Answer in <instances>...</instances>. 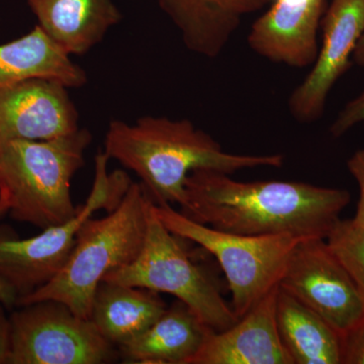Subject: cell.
<instances>
[{
	"instance_id": "cell-1",
	"label": "cell",
	"mask_w": 364,
	"mask_h": 364,
	"mask_svg": "<svg viewBox=\"0 0 364 364\" xmlns=\"http://www.w3.org/2000/svg\"><path fill=\"white\" fill-rule=\"evenodd\" d=\"M351 200L346 189L299 181H239L230 174L196 170L186 182L181 213L230 233L324 238Z\"/></svg>"
},
{
	"instance_id": "cell-21",
	"label": "cell",
	"mask_w": 364,
	"mask_h": 364,
	"mask_svg": "<svg viewBox=\"0 0 364 364\" xmlns=\"http://www.w3.org/2000/svg\"><path fill=\"white\" fill-rule=\"evenodd\" d=\"M358 124H364V90L339 112L330 127V134L339 138Z\"/></svg>"
},
{
	"instance_id": "cell-24",
	"label": "cell",
	"mask_w": 364,
	"mask_h": 364,
	"mask_svg": "<svg viewBox=\"0 0 364 364\" xmlns=\"http://www.w3.org/2000/svg\"><path fill=\"white\" fill-rule=\"evenodd\" d=\"M6 310V306L0 304V364H9L11 356V325Z\"/></svg>"
},
{
	"instance_id": "cell-7",
	"label": "cell",
	"mask_w": 364,
	"mask_h": 364,
	"mask_svg": "<svg viewBox=\"0 0 364 364\" xmlns=\"http://www.w3.org/2000/svg\"><path fill=\"white\" fill-rule=\"evenodd\" d=\"M109 161L104 152L95 156L90 196L69 221L25 239L11 228L0 225V277L16 289L18 299L45 286L61 272L75 244L78 230L86 220L100 210L112 212L123 200L133 181L123 170L109 172Z\"/></svg>"
},
{
	"instance_id": "cell-10",
	"label": "cell",
	"mask_w": 364,
	"mask_h": 364,
	"mask_svg": "<svg viewBox=\"0 0 364 364\" xmlns=\"http://www.w3.org/2000/svg\"><path fill=\"white\" fill-rule=\"evenodd\" d=\"M321 26L322 45L313 68L289 100L291 116L301 123L322 117L332 88L350 68L364 33V0H332Z\"/></svg>"
},
{
	"instance_id": "cell-20",
	"label": "cell",
	"mask_w": 364,
	"mask_h": 364,
	"mask_svg": "<svg viewBox=\"0 0 364 364\" xmlns=\"http://www.w3.org/2000/svg\"><path fill=\"white\" fill-rule=\"evenodd\" d=\"M328 247L355 282L364 299V225L353 219L336 223L326 237Z\"/></svg>"
},
{
	"instance_id": "cell-3",
	"label": "cell",
	"mask_w": 364,
	"mask_h": 364,
	"mask_svg": "<svg viewBox=\"0 0 364 364\" xmlns=\"http://www.w3.org/2000/svg\"><path fill=\"white\" fill-rule=\"evenodd\" d=\"M152 200L140 182H132L123 200L102 219L86 220L61 272L16 306L44 299L65 304L79 317L90 318L98 284L112 270L138 257L147 233L148 210Z\"/></svg>"
},
{
	"instance_id": "cell-19",
	"label": "cell",
	"mask_w": 364,
	"mask_h": 364,
	"mask_svg": "<svg viewBox=\"0 0 364 364\" xmlns=\"http://www.w3.org/2000/svg\"><path fill=\"white\" fill-rule=\"evenodd\" d=\"M277 325L294 364H342V335L280 287Z\"/></svg>"
},
{
	"instance_id": "cell-13",
	"label": "cell",
	"mask_w": 364,
	"mask_h": 364,
	"mask_svg": "<svg viewBox=\"0 0 364 364\" xmlns=\"http://www.w3.org/2000/svg\"><path fill=\"white\" fill-rule=\"evenodd\" d=\"M279 286L223 331H212L191 364H294L277 325Z\"/></svg>"
},
{
	"instance_id": "cell-2",
	"label": "cell",
	"mask_w": 364,
	"mask_h": 364,
	"mask_svg": "<svg viewBox=\"0 0 364 364\" xmlns=\"http://www.w3.org/2000/svg\"><path fill=\"white\" fill-rule=\"evenodd\" d=\"M104 153L140 177L155 205H183L186 179L196 170L231 176L243 169L280 168L286 160L282 154H232L188 119L149 116L135 124L111 122Z\"/></svg>"
},
{
	"instance_id": "cell-25",
	"label": "cell",
	"mask_w": 364,
	"mask_h": 364,
	"mask_svg": "<svg viewBox=\"0 0 364 364\" xmlns=\"http://www.w3.org/2000/svg\"><path fill=\"white\" fill-rule=\"evenodd\" d=\"M18 294L6 279L0 277V304L6 309H13L18 304Z\"/></svg>"
},
{
	"instance_id": "cell-5",
	"label": "cell",
	"mask_w": 364,
	"mask_h": 364,
	"mask_svg": "<svg viewBox=\"0 0 364 364\" xmlns=\"http://www.w3.org/2000/svg\"><path fill=\"white\" fill-rule=\"evenodd\" d=\"M155 210L171 233L198 244L218 260L238 318L279 286L294 248L305 240L291 235L249 236L220 231L193 221L171 205H155Z\"/></svg>"
},
{
	"instance_id": "cell-22",
	"label": "cell",
	"mask_w": 364,
	"mask_h": 364,
	"mask_svg": "<svg viewBox=\"0 0 364 364\" xmlns=\"http://www.w3.org/2000/svg\"><path fill=\"white\" fill-rule=\"evenodd\" d=\"M342 364H364V316L342 335Z\"/></svg>"
},
{
	"instance_id": "cell-11",
	"label": "cell",
	"mask_w": 364,
	"mask_h": 364,
	"mask_svg": "<svg viewBox=\"0 0 364 364\" xmlns=\"http://www.w3.org/2000/svg\"><path fill=\"white\" fill-rule=\"evenodd\" d=\"M68 87L49 79H30L0 91V144L45 141L80 129Z\"/></svg>"
},
{
	"instance_id": "cell-27",
	"label": "cell",
	"mask_w": 364,
	"mask_h": 364,
	"mask_svg": "<svg viewBox=\"0 0 364 364\" xmlns=\"http://www.w3.org/2000/svg\"><path fill=\"white\" fill-rule=\"evenodd\" d=\"M9 202L7 198L6 193L4 191H0V221L9 215Z\"/></svg>"
},
{
	"instance_id": "cell-16",
	"label": "cell",
	"mask_w": 364,
	"mask_h": 364,
	"mask_svg": "<svg viewBox=\"0 0 364 364\" xmlns=\"http://www.w3.org/2000/svg\"><path fill=\"white\" fill-rule=\"evenodd\" d=\"M212 331L177 299L146 331L117 350L124 363L191 364Z\"/></svg>"
},
{
	"instance_id": "cell-15",
	"label": "cell",
	"mask_w": 364,
	"mask_h": 364,
	"mask_svg": "<svg viewBox=\"0 0 364 364\" xmlns=\"http://www.w3.org/2000/svg\"><path fill=\"white\" fill-rule=\"evenodd\" d=\"M38 26L69 56L86 54L123 18L112 0H26Z\"/></svg>"
},
{
	"instance_id": "cell-18",
	"label": "cell",
	"mask_w": 364,
	"mask_h": 364,
	"mask_svg": "<svg viewBox=\"0 0 364 364\" xmlns=\"http://www.w3.org/2000/svg\"><path fill=\"white\" fill-rule=\"evenodd\" d=\"M166 309L156 291L102 280L93 296L90 320L117 348L146 331Z\"/></svg>"
},
{
	"instance_id": "cell-8",
	"label": "cell",
	"mask_w": 364,
	"mask_h": 364,
	"mask_svg": "<svg viewBox=\"0 0 364 364\" xmlns=\"http://www.w3.org/2000/svg\"><path fill=\"white\" fill-rule=\"evenodd\" d=\"M18 308L9 315V364H102L119 358L91 320L65 304L44 299Z\"/></svg>"
},
{
	"instance_id": "cell-12",
	"label": "cell",
	"mask_w": 364,
	"mask_h": 364,
	"mask_svg": "<svg viewBox=\"0 0 364 364\" xmlns=\"http://www.w3.org/2000/svg\"><path fill=\"white\" fill-rule=\"evenodd\" d=\"M254 21L247 43L254 53L293 68L312 66L318 52V28L327 0H272Z\"/></svg>"
},
{
	"instance_id": "cell-4",
	"label": "cell",
	"mask_w": 364,
	"mask_h": 364,
	"mask_svg": "<svg viewBox=\"0 0 364 364\" xmlns=\"http://www.w3.org/2000/svg\"><path fill=\"white\" fill-rule=\"evenodd\" d=\"M91 141L90 132L79 129L52 140L0 144V191L9 198L11 219L44 230L77 214L71 181L85 166Z\"/></svg>"
},
{
	"instance_id": "cell-6",
	"label": "cell",
	"mask_w": 364,
	"mask_h": 364,
	"mask_svg": "<svg viewBox=\"0 0 364 364\" xmlns=\"http://www.w3.org/2000/svg\"><path fill=\"white\" fill-rule=\"evenodd\" d=\"M183 239L160 221L151 202L142 250L130 264L109 272L104 280L176 296L215 332L231 327L238 316L223 296L217 282L191 260Z\"/></svg>"
},
{
	"instance_id": "cell-14",
	"label": "cell",
	"mask_w": 364,
	"mask_h": 364,
	"mask_svg": "<svg viewBox=\"0 0 364 364\" xmlns=\"http://www.w3.org/2000/svg\"><path fill=\"white\" fill-rule=\"evenodd\" d=\"M181 33L189 51L215 58L224 51L242 20L272 0H157Z\"/></svg>"
},
{
	"instance_id": "cell-26",
	"label": "cell",
	"mask_w": 364,
	"mask_h": 364,
	"mask_svg": "<svg viewBox=\"0 0 364 364\" xmlns=\"http://www.w3.org/2000/svg\"><path fill=\"white\" fill-rule=\"evenodd\" d=\"M352 61H353L354 63L358 64L359 67H363V68H364V33L361 39L359 40L358 46H356Z\"/></svg>"
},
{
	"instance_id": "cell-9",
	"label": "cell",
	"mask_w": 364,
	"mask_h": 364,
	"mask_svg": "<svg viewBox=\"0 0 364 364\" xmlns=\"http://www.w3.org/2000/svg\"><path fill=\"white\" fill-rule=\"evenodd\" d=\"M279 286L341 335L364 316V299L358 287L324 238L299 242Z\"/></svg>"
},
{
	"instance_id": "cell-17",
	"label": "cell",
	"mask_w": 364,
	"mask_h": 364,
	"mask_svg": "<svg viewBox=\"0 0 364 364\" xmlns=\"http://www.w3.org/2000/svg\"><path fill=\"white\" fill-rule=\"evenodd\" d=\"M36 78L58 81L68 88L87 82L86 72L38 25L23 37L0 45V91Z\"/></svg>"
},
{
	"instance_id": "cell-23",
	"label": "cell",
	"mask_w": 364,
	"mask_h": 364,
	"mask_svg": "<svg viewBox=\"0 0 364 364\" xmlns=\"http://www.w3.org/2000/svg\"><path fill=\"white\" fill-rule=\"evenodd\" d=\"M347 168L358 182L359 188V200L353 221L358 224L364 225V150L356 151L349 158L347 161Z\"/></svg>"
}]
</instances>
